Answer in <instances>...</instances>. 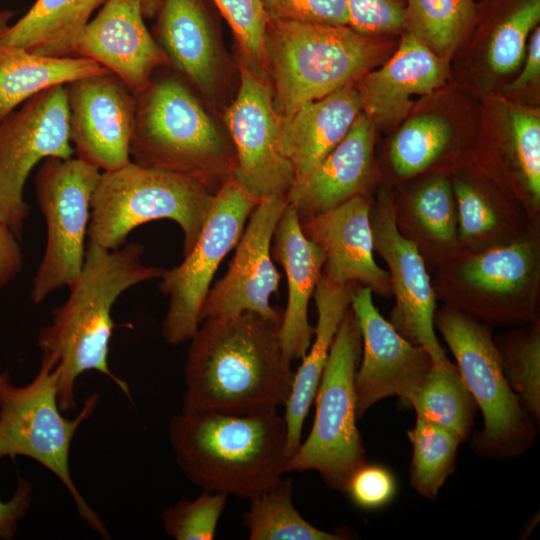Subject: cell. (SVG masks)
<instances>
[{"instance_id": "d6986e66", "label": "cell", "mask_w": 540, "mask_h": 540, "mask_svg": "<svg viewBox=\"0 0 540 540\" xmlns=\"http://www.w3.org/2000/svg\"><path fill=\"white\" fill-rule=\"evenodd\" d=\"M371 204L367 195H357L328 211L300 219V224L304 235L323 249V275L331 282H358L387 297L392 294L389 273L373 256Z\"/></svg>"}, {"instance_id": "4dcf8cb0", "label": "cell", "mask_w": 540, "mask_h": 540, "mask_svg": "<svg viewBox=\"0 0 540 540\" xmlns=\"http://www.w3.org/2000/svg\"><path fill=\"white\" fill-rule=\"evenodd\" d=\"M405 405L414 409L416 418L449 430L461 441L469 436L477 410L458 367L449 359L432 363L423 382Z\"/></svg>"}, {"instance_id": "74e56055", "label": "cell", "mask_w": 540, "mask_h": 540, "mask_svg": "<svg viewBox=\"0 0 540 540\" xmlns=\"http://www.w3.org/2000/svg\"><path fill=\"white\" fill-rule=\"evenodd\" d=\"M228 495L203 490L194 500L182 499L163 510L161 517L168 535L177 540H212Z\"/></svg>"}, {"instance_id": "5b68a950", "label": "cell", "mask_w": 540, "mask_h": 540, "mask_svg": "<svg viewBox=\"0 0 540 540\" xmlns=\"http://www.w3.org/2000/svg\"><path fill=\"white\" fill-rule=\"evenodd\" d=\"M134 95L133 162L192 177L215 194L233 175L235 151L190 88L163 76Z\"/></svg>"}, {"instance_id": "f35d334b", "label": "cell", "mask_w": 540, "mask_h": 540, "mask_svg": "<svg viewBox=\"0 0 540 540\" xmlns=\"http://www.w3.org/2000/svg\"><path fill=\"white\" fill-rule=\"evenodd\" d=\"M231 26L246 65L262 77L267 70V16L261 0H213ZM263 78V77H262Z\"/></svg>"}, {"instance_id": "4fadbf2b", "label": "cell", "mask_w": 540, "mask_h": 540, "mask_svg": "<svg viewBox=\"0 0 540 540\" xmlns=\"http://www.w3.org/2000/svg\"><path fill=\"white\" fill-rule=\"evenodd\" d=\"M73 155L65 85L39 93L0 121V220L19 240L30 215L24 187L32 169L46 158Z\"/></svg>"}, {"instance_id": "52a82bcc", "label": "cell", "mask_w": 540, "mask_h": 540, "mask_svg": "<svg viewBox=\"0 0 540 540\" xmlns=\"http://www.w3.org/2000/svg\"><path fill=\"white\" fill-rule=\"evenodd\" d=\"M97 404L98 395L93 393L76 417L63 416L58 404V371L45 357L34 379L25 386L12 384L7 369L0 373V460L25 456L47 468L68 490L81 519L109 539L106 525L75 485L69 464L72 440Z\"/></svg>"}, {"instance_id": "8fae6325", "label": "cell", "mask_w": 540, "mask_h": 540, "mask_svg": "<svg viewBox=\"0 0 540 540\" xmlns=\"http://www.w3.org/2000/svg\"><path fill=\"white\" fill-rule=\"evenodd\" d=\"M260 201L231 176L214 194L212 207L194 246L183 261L164 271L160 292L169 305L161 324L164 340L173 346L190 341L214 275L239 242L246 223Z\"/></svg>"}, {"instance_id": "277c9868", "label": "cell", "mask_w": 540, "mask_h": 540, "mask_svg": "<svg viewBox=\"0 0 540 540\" xmlns=\"http://www.w3.org/2000/svg\"><path fill=\"white\" fill-rule=\"evenodd\" d=\"M394 42L349 26L268 20L267 69L282 118L304 104L357 83L383 63Z\"/></svg>"}, {"instance_id": "9c48e42d", "label": "cell", "mask_w": 540, "mask_h": 540, "mask_svg": "<svg viewBox=\"0 0 540 540\" xmlns=\"http://www.w3.org/2000/svg\"><path fill=\"white\" fill-rule=\"evenodd\" d=\"M361 351V333L349 308L316 390L312 429L288 462V472L317 471L329 488L342 492L352 474L365 463L356 426L355 374Z\"/></svg>"}, {"instance_id": "d4e9b609", "label": "cell", "mask_w": 540, "mask_h": 540, "mask_svg": "<svg viewBox=\"0 0 540 540\" xmlns=\"http://www.w3.org/2000/svg\"><path fill=\"white\" fill-rule=\"evenodd\" d=\"M157 42L168 63L206 96L216 88L220 60L210 18L201 0H162Z\"/></svg>"}, {"instance_id": "836d02e7", "label": "cell", "mask_w": 540, "mask_h": 540, "mask_svg": "<svg viewBox=\"0 0 540 540\" xmlns=\"http://www.w3.org/2000/svg\"><path fill=\"white\" fill-rule=\"evenodd\" d=\"M293 485L282 479L267 493L251 501L244 514L250 540H341L342 534L323 531L308 523L292 501Z\"/></svg>"}, {"instance_id": "2e32d148", "label": "cell", "mask_w": 540, "mask_h": 540, "mask_svg": "<svg viewBox=\"0 0 540 540\" xmlns=\"http://www.w3.org/2000/svg\"><path fill=\"white\" fill-rule=\"evenodd\" d=\"M287 206L286 197L262 199L251 213L225 275L211 286L204 301L200 323L254 312L281 323L283 312L270 305L279 293L281 275L271 258V243Z\"/></svg>"}, {"instance_id": "bcb514c9", "label": "cell", "mask_w": 540, "mask_h": 540, "mask_svg": "<svg viewBox=\"0 0 540 540\" xmlns=\"http://www.w3.org/2000/svg\"><path fill=\"white\" fill-rule=\"evenodd\" d=\"M19 241L10 227L0 220V289L22 272L24 254Z\"/></svg>"}, {"instance_id": "3957f363", "label": "cell", "mask_w": 540, "mask_h": 540, "mask_svg": "<svg viewBox=\"0 0 540 540\" xmlns=\"http://www.w3.org/2000/svg\"><path fill=\"white\" fill-rule=\"evenodd\" d=\"M169 439L183 474L203 490L252 500L288 472L287 425L277 409L174 415Z\"/></svg>"}, {"instance_id": "f1b7e54d", "label": "cell", "mask_w": 540, "mask_h": 540, "mask_svg": "<svg viewBox=\"0 0 540 540\" xmlns=\"http://www.w3.org/2000/svg\"><path fill=\"white\" fill-rule=\"evenodd\" d=\"M539 21L540 0H485L479 5L476 25L485 34L484 64L489 76L502 78L519 69Z\"/></svg>"}, {"instance_id": "7dc6e473", "label": "cell", "mask_w": 540, "mask_h": 540, "mask_svg": "<svg viewBox=\"0 0 540 540\" xmlns=\"http://www.w3.org/2000/svg\"><path fill=\"white\" fill-rule=\"evenodd\" d=\"M138 2L144 18H152L158 14L162 0H135Z\"/></svg>"}, {"instance_id": "ac0fdd59", "label": "cell", "mask_w": 540, "mask_h": 540, "mask_svg": "<svg viewBox=\"0 0 540 540\" xmlns=\"http://www.w3.org/2000/svg\"><path fill=\"white\" fill-rule=\"evenodd\" d=\"M76 157L101 171L129 164L135 121L133 92L110 71L65 85Z\"/></svg>"}, {"instance_id": "cb8c5ba5", "label": "cell", "mask_w": 540, "mask_h": 540, "mask_svg": "<svg viewBox=\"0 0 540 540\" xmlns=\"http://www.w3.org/2000/svg\"><path fill=\"white\" fill-rule=\"evenodd\" d=\"M361 112L355 83L308 102L282 118L281 151L293 168L295 180L306 176L331 152Z\"/></svg>"}, {"instance_id": "7bdbcfd3", "label": "cell", "mask_w": 540, "mask_h": 540, "mask_svg": "<svg viewBox=\"0 0 540 540\" xmlns=\"http://www.w3.org/2000/svg\"><path fill=\"white\" fill-rule=\"evenodd\" d=\"M345 492L358 507L374 510L392 500L396 481L387 468L364 463L350 477Z\"/></svg>"}, {"instance_id": "60d3db41", "label": "cell", "mask_w": 540, "mask_h": 540, "mask_svg": "<svg viewBox=\"0 0 540 540\" xmlns=\"http://www.w3.org/2000/svg\"><path fill=\"white\" fill-rule=\"evenodd\" d=\"M349 27L371 37H391L408 28L406 0H346Z\"/></svg>"}, {"instance_id": "603a6c76", "label": "cell", "mask_w": 540, "mask_h": 540, "mask_svg": "<svg viewBox=\"0 0 540 540\" xmlns=\"http://www.w3.org/2000/svg\"><path fill=\"white\" fill-rule=\"evenodd\" d=\"M273 257L283 267L288 299L279 328L286 360L302 359L312 343L314 328L308 321V305L322 276L323 249L303 233L300 217L287 203L273 235Z\"/></svg>"}, {"instance_id": "ab89813d", "label": "cell", "mask_w": 540, "mask_h": 540, "mask_svg": "<svg viewBox=\"0 0 540 540\" xmlns=\"http://www.w3.org/2000/svg\"><path fill=\"white\" fill-rule=\"evenodd\" d=\"M457 216V239L470 243L488 237L500 225L497 210L488 194L472 180L452 182Z\"/></svg>"}, {"instance_id": "ffe728a7", "label": "cell", "mask_w": 540, "mask_h": 540, "mask_svg": "<svg viewBox=\"0 0 540 540\" xmlns=\"http://www.w3.org/2000/svg\"><path fill=\"white\" fill-rule=\"evenodd\" d=\"M393 53L378 69L357 83L362 112L375 127L401 124L414 109V96L430 95L449 77L448 62L434 54L409 31H404Z\"/></svg>"}, {"instance_id": "ee69618b", "label": "cell", "mask_w": 540, "mask_h": 540, "mask_svg": "<svg viewBox=\"0 0 540 540\" xmlns=\"http://www.w3.org/2000/svg\"><path fill=\"white\" fill-rule=\"evenodd\" d=\"M526 55L520 74L507 84L502 92L503 98L518 102L531 90L539 86L540 79V27L537 26L530 35Z\"/></svg>"}, {"instance_id": "c3c4849f", "label": "cell", "mask_w": 540, "mask_h": 540, "mask_svg": "<svg viewBox=\"0 0 540 540\" xmlns=\"http://www.w3.org/2000/svg\"><path fill=\"white\" fill-rule=\"evenodd\" d=\"M14 15L15 12L11 10L0 11V26L7 24Z\"/></svg>"}, {"instance_id": "b9f144b4", "label": "cell", "mask_w": 540, "mask_h": 540, "mask_svg": "<svg viewBox=\"0 0 540 540\" xmlns=\"http://www.w3.org/2000/svg\"><path fill=\"white\" fill-rule=\"evenodd\" d=\"M267 20L349 25L346 0H261Z\"/></svg>"}, {"instance_id": "7a4b0ae2", "label": "cell", "mask_w": 540, "mask_h": 540, "mask_svg": "<svg viewBox=\"0 0 540 540\" xmlns=\"http://www.w3.org/2000/svg\"><path fill=\"white\" fill-rule=\"evenodd\" d=\"M144 246L125 243L114 250L88 242L79 276L66 301L52 310V321L40 329L37 346L58 371V404L62 412L76 408L77 378L95 370L110 378L132 401L126 381L108 364L115 324L111 311L117 299L137 284L161 278L165 269L142 262Z\"/></svg>"}, {"instance_id": "d6a6232c", "label": "cell", "mask_w": 540, "mask_h": 540, "mask_svg": "<svg viewBox=\"0 0 540 540\" xmlns=\"http://www.w3.org/2000/svg\"><path fill=\"white\" fill-rule=\"evenodd\" d=\"M494 106L505 152L531 201H540V114L519 102L500 98Z\"/></svg>"}, {"instance_id": "8d00e7d4", "label": "cell", "mask_w": 540, "mask_h": 540, "mask_svg": "<svg viewBox=\"0 0 540 540\" xmlns=\"http://www.w3.org/2000/svg\"><path fill=\"white\" fill-rule=\"evenodd\" d=\"M409 214L426 238L437 245H457V216L452 183L434 175L420 183L408 198Z\"/></svg>"}, {"instance_id": "30bf717a", "label": "cell", "mask_w": 540, "mask_h": 540, "mask_svg": "<svg viewBox=\"0 0 540 540\" xmlns=\"http://www.w3.org/2000/svg\"><path fill=\"white\" fill-rule=\"evenodd\" d=\"M100 174V169L76 156L49 157L39 167L34 184L47 241L32 279L30 296L35 304L69 287L79 276L85 259L91 197Z\"/></svg>"}, {"instance_id": "e0dca14e", "label": "cell", "mask_w": 540, "mask_h": 540, "mask_svg": "<svg viewBox=\"0 0 540 540\" xmlns=\"http://www.w3.org/2000/svg\"><path fill=\"white\" fill-rule=\"evenodd\" d=\"M372 294L369 287L357 288L350 306L362 339V358L355 374L357 417L390 396L406 404L433 363L423 347L406 340L380 314Z\"/></svg>"}, {"instance_id": "7c38bea8", "label": "cell", "mask_w": 540, "mask_h": 540, "mask_svg": "<svg viewBox=\"0 0 540 540\" xmlns=\"http://www.w3.org/2000/svg\"><path fill=\"white\" fill-rule=\"evenodd\" d=\"M442 276L449 305L477 319L511 324L536 317L539 259L528 239L459 258Z\"/></svg>"}, {"instance_id": "1f68e13d", "label": "cell", "mask_w": 540, "mask_h": 540, "mask_svg": "<svg viewBox=\"0 0 540 540\" xmlns=\"http://www.w3.org/2000/svg\"><path fill=\"white\" fill-rule=\"evenodd\" d=\"M407 31L434 54L449 61L478 18L476 0H406Z\"/></svg>"}, {"instance_id": "6da1fadb", "label": "cell", "mask_w": 540, "mask_h": 540, "mask_svg": "<svg viewBox=\"0 0 540 540\" xmlns=\"http://www.w3.org/2000/svg\"><path fill=\"white\" fill-rule=\"evenodd\" d=\"M190 340L182 412L249 414L285 405L295 371L280 324L254 312L204 320Z\"/></svg>"}, {"instance_id": "9a60e30c", "label": "cell", "mask_w": 540, "mask_h": 540, "mask_svg": "<svg viewBox=\"0 0 540 540\" xmlns=\"http://www.w3.org/2000/svg\"><path fill=\"white\" fill-rule=\"evenodd\" d=\"M374 252L389 268L395 305L390 323L414 345L423 347L433 363L447 361L435 334V293L418 245L401 233L392 193L381 189L370 209Z\"/></svg>"}, {"instance_id": "83f0119b", "label": "cell", "mask_w": 540, "mask_h": 540, "mask_svg": "<svg viewBox=\"0 0 540 540\" xmlns=\"http://www.w3.org/2000/svg\"><path fill=\"white\" fill-rule=\"evenodd\" d=\"M107 71L86 57H50L21 49H0V121L45 90Z\"/></svg>"}, {"instance_id": "d590c367", "label": "cell", "mask_w": 540, "mask_h": 540, "mask_svg": "<svg viewBox=\"0 0 540 540\" xmlns=\"http://www.w3.org/2000/svg\"><path fill=\"white\" fill-rule=\"evenodd\" d=\"M495 345L502 370L510 387L520 398L536 424L540 421V330L539 325L529 331L501 338Z\"/></svg>"}, {"instance_id": "44dd1931", "label": "cell", "mask_w": 540, "mask_h": 540, "mask_svg": "<svg viewBox=\"0 0 540 540\" xmlns=\"http://www.w3.org/2000/svg\"><path fill=\"white\" fill-rule=\"evenodd\" d=\"M94 60L137 94L167 58L149 33L135 0H106L90 20L76 54Z\"/></svg>"}, {"instance_id": "8992f818", "label": "cell", "mask_w": 540, "mask_h": 540, "mask_svg": "<svg viewBox=\"0 0 540 540\" xmlns=\"http://www.w3.org/2000/svg\"><path fill=\"white\" fill-rule=\"evenodd\" d=\"M213 199L214 193L192 177L133 161L101 171L91 197L88 242L114 250L138 226L170 219L182 230L185 255L200 235Z\"/></svg>"}, {"instance_id": "ba28073f", "label": "cell", "mask_w": 540, "mask_h": 540, "mask_svg": "<svg viewBox=\"0 0 540 540\" xmlns=\"http://www.w3.org/2000/svg\"><path fill=\"white\" fill-rule=\"evenodd\" d=\"M434 326L483 414L484 428L474 439L473 449L500 460L522 455L536 437V423L504 376L490 329L451 305L435 312Z\"/></svg>"}, {"instance_id": "f546056e", "label": "cell", "mask_w": 540, "mask_h": 540, "mask_svg": "<svg viewBox=\"0 0 540 540\" xmlns=\"http://www.w3.org/2000/svg\"><path fill=\"white\" fill-rule=\"evenodd\" d=\"M457 140V126L448 110L413 109L391 140V167L399 177L416 176L439 163Z\"/></svg>"}, {"instance_id": "7402d4cb", "label": "cell", "mask_w": 540, "mask_h": 540, "mask_svg": "<svg viewBox=\"0 0 540 540\" xmlns=\"http://www.w3.org/2000/svg\"><path fill=\"white\" fill-rule=\"evenodd\" d=\"M376 127L361 112L346 136L286 196L300 219L328 211L357 195H367L374 175Z\"/></svg>"}, {"instance_id": "e575fe53", "label": "cell", "mask_w": 540, "mask_h": 540, "mask_svg": "<svg viewBox=\"0 0 540 540\" xmlns=\"http://www.w3.org/2000/svg\"><path fill=\"white\" fill-rule=\"evenodd\" d=\"M407 436L413 447L410 484L420 496L433 500L455 468L462 441L449 430L420 418Z\"/></svg>"}, {"instance_id": "f6af8a7d", "label": "cell", "mask_w": 540, "mask_h": 540, "mask_svg": "<svg viewBox=\"0 0 540 540\" xmlns=\"http://www.w3.org/2000/svg\"><path fill=\"white\" fill-rule=\"evenodd\" d=\"M32 500V486L23 477L18 478L17 488L8 501L0 500V539L11 540L18 530V522L27 513Z\"/></svg>"}, {"instance_id": "5bb4252c", "label": "cell", "mask_w": 540, "mask_h": 540, "mask_svg": "<svg viewBox=\"0 0 540 540\" xmlns=\"http://www.w3.org/2000/svg\"><path fill=\"white\" fill-rule=\"evenodd\" d=\"M225 122L235 151V181L259 201L286 197L295 174L281 151L282 117L268 85L247 65L241 67L239 90Z\"/></svg>"}, {"instance_id": "484cf974", "label": "cell", "mask_w": 540, "mask_h": 540, "mask_svg": "<svg viewBox=\"0 0 540 540\" xmlns=\"http://www.w3.org/2000/svg\"><path fill=\"white\" fill-rule=\"evenodd\" d=\"M355 284L338 285L322 273L315 288L313 296L318 318L314 328V341L295 371L292 391L285 404L287 453L290 458L300 446L304 420L314 400L334 338L351 306L357 289Z\"/></svg>"}, {"instance_id": "4316f807", "label": "cell", "mask_w": 540, "mask_h": 540, "mask_svg": "<svg viewBox=\"0 0 540 540\" xmlns=\"http://www.w3.org/2000/svg\"><path fill=\"white\" fill-rule=\"evenodd\" d=\"M105 1L36 0L15 23L0 26V49L73 56L93 12Z\"/></svg>"}]
</instances>
